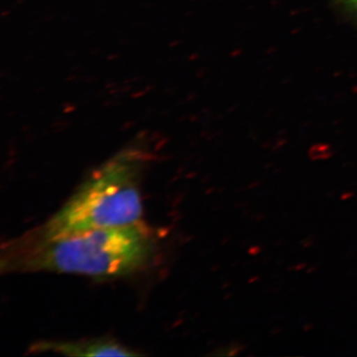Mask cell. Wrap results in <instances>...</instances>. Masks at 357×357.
Listing matches in <instances>:
<instances>
[{
    "label": "cell",
    "mask_w": 357,
    "mask_h": 357,
    "mask_svg": "<svg viewBox=\"0 0 357 357\" xmlns=\"http://www.w3.org/2000/svg\"><path fill=\"white\" fill-rule=\"evenodd\" d=\"M156 251L154 232L143 222L50 238L26 231L2 245L0 270L119 278L149 266Z\"/></svg>",
    "instance_id": "obj_1"
},
{
    "label": "cell",
    "mask_w": 357,
    "mask_h": 357,
    "mask_svg": "<svg viewBox=\"0 0 357 357\" xmlns=\"http://www.w3.org/2000/svg\"><path fill=\"white\" fill-rule=\"evenodd\" d=\"M149 156L137 148L122 150L93 170L64 204L32 236H70L142 222L141 180Z\"/></svg>",
    "instance_id": "obj_2"
},
{
    "label": "cell",
    "mask_w": 357,
    "mask_h": 357,
    "mask_svg": "<svg viewBox=\"0 0 357 357\" xmlns=\"http://www.w3.org/2000/svg\"><path fill=\"white\" fill-rule=\"evenodd\" d=\"M31 354H56L66 356H138L139 352L112 337H100L73 342H38L30 347Z\"/></svg>",
    "instance_id": "obj_3"
},
{
    "label": "cell",
    "mask_w": 357,
    "mask_h": 357,
    "mask_svg": "<svg viewBox=\"0 0 357 357\" xmlns=\"http://www.w3.org/2000/svg\"><path fill=\"white\" fill-rule=\"evenodd\" d=\"M349 1H351L352 4H354V6H357V0H349Z\"/></svg>",
    "instance_id": "obj_4"
}]
</instances>
